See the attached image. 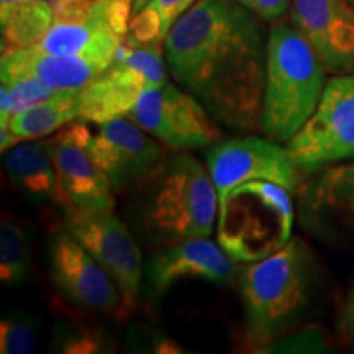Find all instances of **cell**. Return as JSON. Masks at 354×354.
<instances>
[{
  "label": "cell",
  "mask_w": 354,
  "mask_h": 354,
  "mask_svg": "<svg viewBox=\"0 0 354 354\" xmlns=\"http://www.w3.org/2000/svg\"><path fill=\"white\" fill-rule=\"evenodd\" d=\"M48 258L53 282L71 304L122 320L123 302L118 287L66 228L51 236Z\"/></svg>",
  "instance_id": "obj_12"
},
{
  "label": "cell",
  "mask_w": 354,
  "mask_h": 354,
  "mask_svg": "<svg viewBox=\"0 0 354 354\" xmlns=\"http://www.w3.org/2000/svg\"><path fill=\"white\" fill-rule=\"evenodd\" d=\"M196 2L197 0H149L145 7L151 8L154 12V15L161 21L165 37H167V33H169L176 21Z\"/></svg>",
  "instance_id": "obj_26"
},
{
  "label": "cell",
  "mask_w": 354,
  "mask_h": 354,
  "mask_svg": "<svg viewBox=\"0 0 354 354\" xmlns=\"http://www.w3.org/2000/svg\"><path fill=\"white\" fill-rule=\"evenodd\" d=\"M57 348L61 353H73V354H91L102 351L100 335L88 330H74L64 328L56 335Z\"/></svg>",
  "instance_id": "obj_25"
},
{
  "label": "cell",
  "mask_w": 354,
  "mask_h": 354,
  "mask_svg": "<svg viewBox=\"0 0 354 354\" xmlns=\"http://www.w3.org/2000/svg\"><path fill=\"white\" fill-rule=\"evenodd\" d=\"M346 2L349 3V6H351V7L354 8V0H346Z\"/></svg>",
  "instance_id": "obj_31"
},
{
  "label": "cell",
  "mask_w": 354,
  "mask_h": 354,
  "mask_svg": "<svg viewBox=\"0 0 354 354\" xmlns=\"http://www.w3.org/2000/svg\"><path fill=\"white\" fill-rule=\"evenodd\" d=\"M165 56L220 127L263 131L266 43L254 13L236 0H197L167 33Z\"/></svg>",
  "instance_id": "obj_1"
},
{
  "label": "cell",
  "mask_w": 354,
  "mask_h": 354,
  "mask_svg": "<svg viewBox=\"0 0 354 354\" xmlns=\"http://www.w3.org/2000/svg\"><path fill=\"white\" fill-rule=\"evenodd\" d=\"M234 281L245 307L246 343L263 351L308 317L322 276L312 250L290 238L268 258L240 266Z\"/></svg>",
  "instance_id": "obj_2"
},
{
  "label": "cell",
  "mask_w": 354,
  "mask_h": 354,
  "mask_svg": "<svg viewBox=\"0 0 354 354\" xmlns=\"http://www.w3.org/2000/svg\"><path fill=\"white\" fill-rule=\"evenodd\" d=\"M290 24L308 39L326 73L354 74V8L346 0H292Z\"/></svg>",
  "instance_id": "obj_15"
},
{
  "label": "cell",
  "mask_w": 354,
  "mask_h": 354,
  "mask_svg": "<svg viewBox=\"0 0 354 354\" xmlns=\"http://www.w3.org/2000/svg\"><path fill=\"white\" fill-rule=\"evenodd\" d=\"M207 171L218 198L250 180H271L295 192L300 187V171L286 145L261 136L220 140L209 146Z\"/></svg>",
  "instance_id": "obj_11"
},
{
  "label": "cell",
  "mask_w": 354,
  "mask_h": 354,
  "mask_svg": "<svg viewBox=\"0 0 354 354\" xmlns=\"http://www.w3.org/2000/svg\"><path fill=\"white\" fill-rule=\"evenodd\" d=\"M64 228L97 259L122 295V320L138 308L143 292V256L130 227L107 212H69Z\"/></svg>",
  "instance_id": "obj_7"
},
{
  "label": "cell",
  "mask_w": 354,
  "mask_h": 354,
  "mask_svg": "<svg viewBox=\"0 0 354 354\" xmlns=\"http://www.w3.org/2000/svg\"><path fill=\"white\" fill-rule=\"evenodd\" d=\"M110 64L84 56L51 55L38 46L2 51L0 81L33 77L59 91L84 88L97 79Z\"/></svg>",
  "instance_id": "obj_17"
},
{
  "label": "cell",
  "mask_w": 354,
  "mask_h": 354,
  "mask_svg": "<svg viewBox=\"0 0 354 354\" xmlns=\"http://www.w3.org/2000/svg\"><path fill=\"white\" fill-rule=\"evenodd\" d=\"M3 167L13 189L32 205L55 201L56 171L48 140L13 146L6 151Z\"/></svg>",
  "instance_id": "obj_18"
},
{
  "label": "cell",
  "mask_w": 354,
  "mask_h": 354,
  "mask_svg": "<svg viewBox=\"0 0 354 354\" xmlns=\"http://www.w3.org/2000/svg\"><path fill=\"white\" fill-rule=\"evenodd\" d=\"M286 148L304 172L354 156V74L326 81L315 112Z\"/></svg>",
  "instance_id": "obj_8"
},
{
  "label": "cell",
  "mask_w": 354,
  "mask_h": 354,
  "mask_svg": "<svg viewBox=\"0 0 354 354\" xmlns=\"http://www.w3.org/2000/svg\"><path fill=\"white\" fill-rule=\"evenodd\" d=\"M53 24L55 12L48 0H0L2 51L37 46Z\"/></svg>",
  "instance_id": "obj_20"
},
{
  "label": "cell",
  "mask_w": 354,
  "mask_h": 354,
  "mask_svg": "<svg viewBox=\"0 0 354 354\" xmlns=\"http://www.w3.org/2000/svg\"><path fill=\"white\" fill-rule=\"evenodd\" d=\"M148 2H149V0H133V13L140 12L141 8H143Z\"/></svg>",
  "instance_id": "obj_30"
},
{
  "label": "cell",
  "mask_w": 354,
  "mask_h": 354,
  "mask_svg": "<svg viewBox=\"0 0 354 354\" xmlns=\"http://www.w3.org/2000/svg\"><path fill=\"white\" fill-rule=\"evenodd\" d=\"M300 215L320 236L354 241V162L320 172L300 194Z\"/></svg>",
  "instance_id": "obj_16"
},
{
  "label": "cell",
  "mask_w": 354,
  "mask_h": 354,
  "mask_svg": "<svg viewBox=\"0 0 354 354\" xmlns=\"http://www.w3.org/2000/svg\"><path fill=\"white\" fill-rule=\"evenodd\" d=\"M127 117L174 151L209 148L221 138V127L202 102L169 81L145 91Z\"/></svg>",
  "instance_id": "obj_9"
},
{
  "label": "cell",
  "mask_w": 354,
  "mask_h": 354,
  "mask_svg": "<svg viewBox=\"0 0 354 354\" xmlns=\"http://www.w3.org/2000/svg\"><path fill=\"white\" fill-rule=\"evenodd\" d=\"M290 190L271 180H250L218 198L216 243L233 261L254 263L290 240L294 202Z\"/></svg>",
  "instance_id": "obj_5"
},
{
  "label": "cell",
  "mask_w": 354,
  "mask_h": 354,
  "mask_svg": "<svg viewBox=\"0 0 354 354\" xmlns=\"http://www.w3.org/2000/svg\"><path fill=\"white\" fill-rule=\"evenodd\" d=\"M87 151L115 192L146 183L166 159L165 145L128 117L102 123L100 131L88 141Z\"/></svg>",
  "instance_id": "obj_13"
},
{
  "label": "cell",
  "mask_w": 354,
  "mask_h": 354,
  "mask_svg": "<svg viewBox=\"0 0 354 354\" xmlns=\"http://www.w3.org/2000/svg\"><path fill=\"white\" fill-rule=\"evenodd\" d=\"M167 63L161 43L123 44L99 77L82 88L77 120L107 123L127 117L145 91L167 82Z\"/></svg>",
  "instance_id": "obj_6"
},
{
  "label": "cell",
  "mask_w": 354,
  "mask_h": 354,
  "mask_svg": "<svg viewBox=\"0 0 354 354\" xmlns=\"http://www.w3.org/2000/svg\"><path fill=\"white\" fill-rule=\"evenodd\" d=\"M238 266L210 238H189L156 248L145 261L143 292L146 302L161 299L183 279H201L212 284H227L236 279Z\"/></svg>",
  "instance_id": "obj_14"
},
{
  "label": "cell",
  "mask_w": 354,
  "mask_h": 354,
  "mask_svg": "<svg viewBox=\"0 0 354 354\" xmlns=\"http://www.w3.org/2000/svg\"><path fill=\"white\" fill-rule=\"evenodd\" d=\"M243 7L266 21H277L287 10L292 0H236Z\"/></svg>",
  "instance_id": "obj_28"
},
{
  "label": "cell",
  "mask_w": 354,
  "mask_h": 354,
  "mask_svg": "<svg viewBox=\"0 0 354 354\" xmlns=\"http://www.w3.org/2000/svg\"><path fill=\"white\" fill-rule=\"evenodd\" d=\"M264 351H325V338L320 331L313 328L299 330L297 333L282 336L277 342L269 344Z\"/></svg>",
  "instance_id": "obj_24"
},
{
  "label": "cell",
  "mask_w": 354,
  "mask_h": 354,
  "mask_svg": "<svg viewBox=\"0 0 354 354\" xmlns=\"http://www.w3.org/2000/svg\"><path fill=\"white\" fill-rule=\"evenodd\" d=\"M320 57L292 24L279 21L266 41L263 133L287 145L315 112L325 91Z\"/></svg>",
  "instance_id": "obj_4"
},
{
  "label": "cell",
  "mask_w": 354,
  "mask_h": 354,
  "mask_svg": "<svg viewBox=\"0 0 354 354\" xmlns=\"http://www.w3.org/2000/svg\"><path fill=\"white\" fill-rule=\"evenodd\" d=\"M38 322L25 313H12L0 322V353L30 354L37 349Z\"/></svg>",
  "instance_id": "obj_22"
},
{
  "label": "cell",
  "mask_w": 354,
  "mask_h": 354,
  "mask_svg": "<svg viewBox=\"0 0 354 354\" xmlns=\"http://www.w3.org/2000/svg\"><path fill=\"white\" fill-rule=\"evenodd\" d=\"M338 325L342 338L349 344V346L354 348V286L351 287V290L348 292L346 300H344L342 307V312H339Z\"/></svg>",
  "instance_id": "obj_29"
},
{
  "label": "cell",
  "mask_w": 354,
  "mask_h": 354,
  "mask_svg": "<svg viewBox=\"0 0 354 354\" xmlns=\"http://www.w3.org/2000/svg\"><path fill=\"white\" fill-rule=\"evenodd\" d=\"M55 12V24H74L87 19L95 0H48Z\"/></svg>",
  "instance_id": "obj_27"
},
{
  "label": "cell",
  "mask_w": 354,
  "mask_h": 354,
  "mask_svg": "<svg viewBox=\"0 0 354 354\" xmlns=\"http://www.w3.org/2000/svg\"><path fill=\"white\" fill-rule=\"evenodd\" d=\"M130 192L128 220L140 245L156 250L189 238L212 236L218 194L209 171L190 154L166 158L146 183Z\"/></svg>",
  "instance_id": "obj_3"
},
{
  "label": "cell",
  "mask_w": 354,
  "mask_h": 354,
  "mask_svg": "<svg viewBox=\"0 0 354 354\" xmlns=\"http://www.w3.org/2000/svg\"><path fill=\"white\" fill-rule=\"evenodd\" d=\"M92 135L86 122L69 123L48 140L56 171L55 202L69 212L113 210V187L87 151Z\"/></svg>",
  "instance_id": "obj_10"
},
{
  "label": "cell",
  "mask_w": 354,
  "mask_h": 354,
  "mask_svg": "<svg viewBox=\"0 0 354 354\" xmlns=\"http://www.w3.org/2000/svg\"><path fill=\"white\" fill-rule=\"evenodd\" d=\"M2 86L7 87L8 94L12 97V115L30 107V105L50 99V97L56 95L57 92H61L59 88L48 86V84L33 77L2 82Z\"/></svg>",
  "instance_id": "obj_23"
},
{
  "label": "cell",
  "mask_w": 354,
  "mask_h": 354,
  "mask_svg": "<svg viewBox=\"0 0 354 354\" xmlns=\"http://www.w3.org/2000/svg\"><path fill=\"white\" fill-rule=\"evenodd\" d=\"M82 88L61 91L50 99L13 113L7 127L19 141L39 140L77 120Z\"/></svg>",
  "instance_id": "obj_19"
},
{
  "label": "cell",
  "mask_w": 354,
  "mask_h": 354,
  "mask_svg": "<svg viewBox=\"0 0 354 354\" xmlns=\"http://www.w3.org/2000/svg\"><path fill=\"white\" fill-rule=\"evenodd\" d=\"M30 266L28 232L12 215H3L0 223V281L8 287L24 284Z\"/></svg>",
  "instance_id": "obj_21"
}]
</instances>
